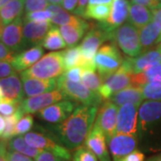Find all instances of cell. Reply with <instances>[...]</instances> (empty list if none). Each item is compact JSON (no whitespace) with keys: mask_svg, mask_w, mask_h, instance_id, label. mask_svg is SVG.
Returning <instances> with one entry per match:
<instances>
[{"mask_svg":"<svg viewBox=\"0 0 161 161\" xmlns=\"http://www.w3.org/2000/svg\"><path fill=\"white\" fill-rule=\"evenodd\" d=\"M97 114V106L80 105L56 127L59 139L65 148L74 150L82 146L93 128Z\"/></svg>","mask_w":161,"mask_h":161,"instance_id":"6da1fadb","label":"cell"},{"mask_svg":"<svg viewBox=\"0 0 161 161\" xmlns=\"http://www.w3.org/2000/svg\"><path fill=\"white\" fill-rule=\"evenodd\" d=\"M139 105L125 104L121 107L117 115L115 134L137 135L139 122Z\"/></svg>","mask_w":161,"mask_h":161,"instance_id":"7c38bea8","label":"cell"},{"mask_svg":"<svg viewBox=\"0 0 161 161\" xmlns=\"http://www.w3.org/2000/svg\"><path fill=\"white\" fill-rule=\"evenodd\" d=\"M63 61L65 71L75 66H81L82 57L80 47H73L64 50Z\"/></svg>","mask_w":161,"mask_h":161,"instance_id":"836d02e7","label":"cell"},{"mask_svg":"<svg viewBox=\"0 0 161 161\" xmlns=\"http://www.w3.org/2000/svg\"><path fill=\"white\" fill-rule=\"evenodd\" d=\"M132 74L131 64L128 58L124 60L120 68L103 82L98 92V94L100 95L102 99L108 100L114 94L132 85Z\"/></svg>","mask_w":161,"mask_h":161,"instance_id":"ba28073f","label":"cell"},{"mask_svg":"<svg viewBox=\"0 0 161 161\" xmlns=\"http://www.w3.org/2000/svg\"><path fill=\"white\" fill-rule=\"evenodd\" d=\"M16 56L17 53L8 48L3 42H0V61L13 62Z\"/></svg>","mask_w":161,"mask_h":161,"instance_id":"7bdbcfd3","label":"cell"},{"mask_svg":"<svg viewBox=\"0 0 161 161\" xmlns=\"http://www.w3.org/2000/svg\"><path fill=\"white\" fill-rule=\"evenodd\" d=\"M20 105L21 104L14 102V101L3 99L2 101H0V115L6 117V116L14 114L20 108Z\"/></svg>","mask_w":161,"mask_h":161,"instance_id":"60d3db41","label":"cell"},{"mask_svg":"<svg viewBox=\"0 0 161 161\" xmlns=\"http://www.w3.org/2000/svg\"><path fill=\"white\" fill-rule=\"evenodd\" d=\"M147 161H161V154L154 156V157H152V158H149Z\"/></svg>","mask_w":161,"mask_h":161,"instance_id":"9f6ffc18","label":"cell"},{"mask_svg":"<svg viewBox=\"0 0 161 161\" xmlns=\"http://www.w3.org/2000/svg\"><path fill=\"white\" fill-rule=\"evenodd\" d=\"M142 95L148 100H161V83H148L142 87Z\"/></svg>","mask_w":161,"mask_h":161,"instance_id":"d590c367","label":"cell"},{"mask_svg":"<svg viewBox=\"0 0 161 161\" xmlns=\"http://www.w3.org/2000/svg\"><path fill=\"white\" fill-rule=\"evenodd\" d=\"M23 115H24V113L23 112V110L19 108L14 114L5 117L6 128H5V132H4L3 136H2V139L4 141H9V140H11L12 138L14 137V131H15L16 125Z\"/></svg>","mask_w":161,"mask_h":161,"instance_id":"e575fe53","label":"cell"},{"mask_svg":"<svg viewBox=\"0 0 161 161\" xmlns=\"http://www.w3.org/2000/svg\"><path fill=\"white\" fill-rule=\"evenodd\" d=\"M15 69L12 62L0 61V79H4L13 75H15Z\"/></svg>","mask_w":161,"mask_h":161,"instance_id":"ee69618b","label":"cell"},{"mask_svg":"<svg viewBox=\"0 0 161 161\" xmlns=\"http://www.w3.org/2000/svg\"><path fill=\"white\" fill-rule=\"evenodd\" d=\"M3 99H4V97H3V92H2L1 87H0V101H2Z\"/></svg>","mask_w":161,"mask_h":161,"instance_id":"94428289","label":"cell"},{"mask_svg":"<svg viewBox=\"0 0 161 161\" xmlns=\"http://www.w3.org/2000/svg\"><path fill=\"white\" fill-rule=\"evenodd\" d=\"M140 41L142 52L150 51L161 42V26L156 22H151L139 31Z\"/></svg>","mask_w":161,"mask_h":161,"instance_id":"7402d4cb","label":"cell"},{"mask_svg":"<svg viewBox=\"0 0 161 161\" xmlns=\"http://www.w3.org/2000/svg\"><path fill=\"white\" fill-rule=\"evenodd\" d=\"M81 74H82V67L81 66H75L69 70H66L64 73L63 76L67 80L79 82L81 79Z\"/></svg>","mask_w":161,"mask_h":161,"instance_id":"b9f144b4","label":"cell"},{"mask_svg":"<svg viewBox=\"0 0 161 161\" xmlns=\"http://www.w3.org/2000/svg\"><path fill=\"white\" fill-rule=\"evenodd\" d=\"M1 42L15 53L26 47L23 37V18H18L10 24L5 26L1 36Z\"/></svg>","mask_w":161,"mask_h":161,"instance_id":"2e32d148","label":"cell"},{"mask_svg":"<svg viewBox=\"0 0 161 161\" xmlns=\"http://www.w3.org/2000/svg\"><path fill=\"white\" fill-rule=\"evenodd\" d=\"M10 1H11V0H0V10H1L4 6H6L8 2H10Z\"/></svg>","mask_w":161,"mask_h":161,"instance_id":"91938a15","label":"cell"},{"mask_svg":"<svg viewBox=\"0 0 161 161\" xmlns=\"http://www.w3.org/2000/svg\"><path fill=\"white\" fill-rule=\"evenodd\" d=\"M73 161H98V158L87 147L80 146L75 151Z\"/></svg>","mask_w":161,"mask_h":161,"instance_id":"f35d334b","label":"cell"},{"mask_svg":"<svg viewBox=\"0 0 161 161\" xmlns=\"http://www.w3.org/2000/svg\"><path fill=\"white\" fill-rule=\"evenodd\" d=\"M68 99L66 96L60 90H55L52 92L43 93L38 96L24 98L20 105V108L24 114L38 113L53 104L59 101Z\"/></svg>","mask_w":161,"mask_h":161,"instance_id":"30bf717a","label":"cell"},{"mask_svg":"<svg viewBox=\"0 0 161 161\" xmlns=\"http://www.w3.org/2000/svg\"><path fill=\"white\" fill-rule=\"evenodd\" d=\"M49 3H51V5H60L62 4L63 0H48Z\"/></svg>","mask_w":161,"mask_h":161,"instance_id":"680465c9","label":"cell"},{"mask_svg":"<svg viewBox=\"0 0 161 161\" xmlns=\"http://www.w3.org/2000/svg\"><path fill=\"white\" fill-rule=\"evenodd\" d=\"M47 10L52 14V24L59 25L60 27L69 24H80L85 22L84 19L75 14H71L59 5H49Z\"/></svg>","mask_w":161,"mask_h":161,"instance_id":"83f0119b","label":"cell"},{"mask_svg":"<svg viewBox=\"0 0 161 161\" xmlns=\"http://www.w3.org/2000/svg\"><path fill=\"white\" fill-rule=\"evenodd\" d=\"M6 157H7L8 161H33L31 159V158H30L28 156H25L19 152L10 150H7Z\"/></svg>","mask_w":161,"mask_h":161,"instance_id":"bcb514c9","label":"cell"},{"mask_svg":"<svg viewBox=\"0 0 161 161\" xmlns=\"http://www.w3.org/2000/svg\"><path fill=\"white\" fill-rule=\"evenodd\" d=\"M132 74H139L150 65L161 63V48L157 47L150 51L141 54L134 58H129Z\"/></svg>","mask_w":161,"mask_h":161,"instance_id":"603a6c76","label":"cell"},{"mask_svg":"<svg viewBox=\"0 0 161 161\" xmlns=\"http://www.w3.org/2000/svg\"><path fill=\"white\" fill-rule=\"evenodd\" d=\"M78 3H79V0H63L61 5L64 10L75 13L78 6Z\"/></svg>","mask_w":161,"mask_h":161,"instance_id":"681fc988","label":"cell"},{"mask_svg":"<svg viewBox=\"0 0 161 161\" xmlns=\"http://www.w3.org/2000/svg\"><path fill=\"white\" fill-rule=\"evenodd\" d=\"M88 4H89V0H79L77 8H76V10H75L74 14H75V15H78L80 17H82Z\"/></svg>","mask_w":161,"mask_h":161,"instance_id":"f907efd6","label":"cell"},{"mask_svg":"<svg viewBox=\"0 0 161 161\" xmlns=\"http://www.w3.org/2000/svg\"><path fill=\"white\" fill-rule=\"evenodd\" d=\"M24 3L25 0H11L0 10V16L5 26L22 17Z\"/></svg>","mask_w":161,"mask_h":161,"instance_id":"f1b7e54d","label":"cell"},{"mask_svg":"<svg viewBox=\"0 0 161 161\" xmlns=\"http://www.w3.org/2000/svg\"><path fill=\"white\" fill-rule=\"evenodd\" d=\"M144 158L145 156L143 153L140 150H135L132 153L125 156L124 158H122L121 161H144Z\"/></svg>","mask_w":161,"mask_h":161,"instance_id":"c3c4849f","label":"cell"},{"mask_svg":"<svg viewBox=\"0 0 161 161\" xmlns=\"http://www.w3.org/2000/svg\"><path fill=\"white\" fill-rule=\"evenodd\" d=\"M48 0H25L24 3V11L25 14L31 12L46 10L49 6Z\"/></svg>","mask_w":161,"mask_h":161,"instance_id":"ab89813d","label":"cell"},{"mask_svg":"<svg viewBox=\"0 0 161 161\" xmlns=\"http://www.w3.org/2000/svg\"><path fill=\"white\" fill-rule=\"evenodd\" d=\"M118 111V107L109 99L106 100L98 110L94 125L98 126L104 132L107 140L115 135Z\"/></svg>","mask_w":161,"mask_h":161,"instance_id":"8fae6325","label":"cell"},{"mask_svg":"<svg viewBox=\"0 0 161 161\" xmlns=\"http://www.w3.org/2000/svg\"><path fill=\"white\" fill-rule=\"evenodd\" d=\"M40 45L47 50H53V51L63 49L66 47L63 36L61 34L60 29L56 25H53L51 29L48 31V32L47 33L46 37L44 38Z\"/></svg>","mask_w":161,"mask_h":161,"instance_id":"f546056e","label":"cell"},{"mask_svg":"<svg viewBox=\"0 0 161 161\" xmlns=\"http://www.w3.org/2000/svg\"><path fill=\"white\" fill-rule=\"evenodd\" d=\"M112 40L128 57L136 58L142 52L138 29L130 23H125L115 30Z\"/></svg>","mask_w":161,"mask_h":161,"instance_id":"52a82bcc","label":"cell"},{"mask_svg":"<svg viewBox=\"0 0 161 161\" xmlns=\"http://www.w3.org/2000/svg\"><path fill=\"white\" fill-rule=\"evenodd\" d=\"M143 99L142 87L133 86V85L115 93L109 98L110 101L115 104L117 107H122L125 104L130 103L140 106Z\"/></svg>","mask_w":161,"mask_h":161,"instance_id":"d4e9b609","label":"cell"},{"mask_svg":"<svg viewBox=\"0 0 161 161\" xmlns=\"http://www.w3.org/2000/svg\"><path fill=\"white\" fill-rule=\"evenodd\" d=\"M138 140L161 148V100H148L139 109Z\"/></svg>","mask_w":161,"mask_h":161,"instance_id":"7a4b0ae2","label":"cell"},{"mask_svg":"<svg viewBox=\"0 0 161 161\" xmlns=\"http://www.w3.org/2000/svg\"><path fill=\"white\" fill-rule=\"evenodd\" d=\"M57 80L58 90L63 92L68 99L71 98L81 105L97 107L103 100L98 93L91 91L82 83L67 80L63 75L58 77Z\"/></svg>","mask_w":161,"mask_h":161,"instance_id":"8992f818","label":"cell"},{"mask_svg":"<svg viewBox=\"0 0 161 161\" xmlns=\"http://www.w3.org/2000/svg\"><path fill=\"white\" fill-rule=\"evenodd\" d=\"M21 79L23 81L24 94L28 98L55 91L57 90L58 87L57 79H50V80H40L34 78H21Z\"/></svg>","mask_w":161,"mask_h":161,"instance_id":"44dd1931","label":"cell"},{"mask_svg":"<svg viewBox=\"0 0 161 161\" xmlns=\"http://www.w3.org/2000/svg\"><path fill=\"white\" fill-rule=\"evenodd\" d=\"M107 142L113 161H121L125 156L135 150L138 145V135L115 134Z\"/></svg>","mask_w":161,"mask_h":161,"instance_id":"9a60e30c","label":"cell"},{"mask_svg":"<svg viewBox=\"0 0 161 161\" xmlns=\"http://www.w3.org/2000/svg\"><path fill=\"white\" fill-rule=\"evenodd\" d=\"M113 39V33L106 31L98 24L91 23V28L87 31L80 47L82 57V68L95 67L94 59L96 54L105 41ZM96 68V67H95Z\"/></svg>","mask_w":161,"mask_h":161,"instance_id":"277c9868","label":"cell"},{"mask_svg":"<svg viewBox=\"0 0 161 161\" xmlns=\"http://www.w3.org/2000/svg\"><path fill=\"white\" fill-rule=\"evenodd\" d=\"M26 142L31 147L40 150H48L61 158L64 161H69L71 154L67 148L56 142V141L47 135L38 132H29L24 134Z\"/></svg>","mask_w":161,"mask_h":161,"instance_id":"9c48e42d","label":"cell"},{"mask_svg":"<svg viewBox=\"0 0 161 161\" xmlns=\"http://www.w3.org/2000/svg\"><path fill=\"white\" fill-rule=\"evenodd\" d=\"M84 146L92 151L99 161H110L106 135L98 126H93L84 142Z\"/></svg>","mask_w":161,"mask_h":161,"instance_id":"e0dca14e","label":"cell"},{"mask_svg":"<svg viewBox=\"0 0 161 161\" xmlns=\"http://www.w3.org/2000/svg\"><path fill=\"white\" fill-rule=\"evenodd\" d=\"M131 3L142 5L151 10H154L156 8H158L161 6L160 0H131Z\"/></svg>","mask_w":161,"mask_h":161,"instance_id":"7dc6e473","label":"cell"},{"mask_svg":"<svg viewBox=\"0 0 161 161\" xmlns=\"http://www.w3.org/2000/svg\"><path fill=\"white\" fill-rule=\"evenodd\" d=\"M35 161H64L61 158H59L56 154L48 150H42L38 156Z\"/></svg>","mask_w":161,"mask_h":161,"instance_id":"f6af8a7d","label":"cell"},{"mask_svg":"<svg viewBox=\"0 0 161 161\" xmlns=\"http://www.w3.org/2000/svg\"><path fill=\"white\" fill-rule=\"evenodd\" d=\"M113 0H89L88 6H95V5H112Z\"/></svg>","mask_w":161,"mask_h":161,"instance_id":"db71d44e","label":"cell"},{"mask_svg":"<svg viewBox=\"0 0 161 161\" xmlns=\"http://www.w3.org/2000/svg\"><path fill=\"white\" fill-rule=\"evenodd\" d=\"M132 85L142 87L148 83H161V63H157L146 68L143 72L131 75Z\"/></svg>","mask_w":161,"mask_h":161,"instance_id":"484cf974","label":"cell"},{"mask_svg":"<svg viewBox=\"0 0 161 161\" xmlns=\"http://www.w3.org/2000/svg\"><path fill=\"white\" fill-rule=\"evenodd\" d=\"M95 67H85L82 68L81 74V82L85 87L90 89L92 92L98 93L100 88L103 84L100 76L96 73Z\"/></svg>","mask_w":161,"mask_h":161,"instance_id":"1f68e13d","label":"cell"},{"mask_svg":"<svg viewBox=\"0 0 161 161\" xmlns=\"http://www.w3.org/2000/svg\"><path fill=\"white\" fill-rule=\"evenodd\" d=\"M0 87L4 99L21 104L24 99V91L21 79L17 75H13L4 79H0Z\"/></svg>","mask_w":161,"mask_h":161,"instance_id":"d6986e66","label":"cell"},{"mask_svg":"<svg viewBox=\"0 0 161 161\" xmlns=\"http://www.w3.org/2000/svg\"><path fill=\"white\" fill-rule=\"evenodd\" d=\"M7 142L6 141L2 140L0 141V161H8L7 157H6V152H7Z\"/></svg>","mask_w":161,"mask_h":161,"instance_id":"816d5d0a","label":"cell"},{"mask_svg":"<svg viewBox=\"0 0 161 161\" xmlns=\"http://www.w3.org/2000/svg\"><path fill=\"white\" fill-rule=\"evenodd\" d=\"M64 73L63 51L49 52L29 69L21 73V78H34L40 80L57 79Z\"/></svg>","mask_w":161,"mask_h":161,"instance_id":"3957f363","label":"cell"},{"mask_svg":"<svg viewBox=\"0 0 161 161\" xmlns=\"http://www.w3.org/2000/svg\"><path fill=\"white\" fill-rule=\"evenodd\" d=\"M110 12H111V5L87 6L82 17L86 19H93L98 21V23H102L108 18Z\"/></svg>","mask_w":161,"mask_h":161,"instance_id":"d6a6232c","label":"cell"},{"mask_svg":"<svg viewBox=\"0 0 161 161\" xmlns=\"http://www.w3.org/2000/svg\"><path fill=\"white\" fill-rule=\"evenodd\" d=\"M158 47H160V48H161V42H160V43H159V45H158Z\"/></svg>","mask_w":161,"mask_h":161,"instance_id":"6125c7cd","label":"cell"},{"mask_svg":"<svg viewBox=\"0 0 161 161\" xmlns=\"http://www.w3.org/2000/svg\"><path fill=\"white\" fill-rule=\"evenodd\" d=\"M7 146H8V150L16 151L21 154L28 156L30 158H36L42 151V150L31 147L29 144L26 142L24 137L21 135L15 136L11 140H9L7 142Z\"/></svg>","mask_w":161,"mask_h":161,"instance_id":"4dcf8cb0","label":"cell"},{"mask_svg":"<svg viewBox=\"0 0 161 161\" xmlns=\"http://www.w3.org/2000/svg\"><path fill=\"white\" fill-rule=\"evenodd\" d=\"M160 1H161V0H160Z\"/></svg>","mask_w":161,"mask_h":161,"instance_id":"be15d7a7","label":"cell"},{"mask_svg":"<svg viewBox=\"0 0 161 161\" xmlns=\"http://www.w3.org/2000/svg\"><path fill=\"white\" fill-rule=\"evenodd\" d=\"M52 26L51 22H23L25 45L33 47L40 45Z\"/></svg>","mask_w":161,"mask_h":161,"instance_id":"ac0fdd59","label":"cell"},{"mask_svg":"<svg viewBox=\"0 0 161 161\" xmlns=\"http://www.w3.org/2000/svg\"><path fill=\"white\" fill-rule=\"evenodd\" d=\"M78 106L77 102L65 99L59 101L38 112L40 119L51 124L62 123L69 116Z\"/></svg>","mask_w":161,"mask_h":161,"instance_id":"5bb4252c","label":"cell"},{"mask_svg":"<svg viewBox=\"0 0 161 161\" xmlns=\"http://www.w3.org/2000/svg\"><path fill=\"white\" fill-rule=\"evenodd\" d=\"M52 14L48 10L27 13L23 16V22H51Z\"/></svg>","mask_w":161,"mask_h":161,"instance_id":"74e56055","label":"cell"},{"mask_svg":"<svg viewBox=\"0 0 161 161\" xmlns=\"http://www.w3.org/2000/svg\"><path fill=\"white\" fill-rule=\"evenodd\" d=\"M44 49L41 45L31 47V48L17 54L13 60V66L17 73H23L31 67L43 57Z\"/></svg>","mask_w":161,"mask_h":161,"instance_id":"ffe728a7","label":"cell"},{"mask_svg":"<svg viewBox=\"0 0 161 161\" xmlns=\"http://www.w3.org/2000/svg\"><path fill=\"white\" fill-rule=\"evenodd\" d=\"M90 28H91V23H87L85 21L84 23L80 24L64 25L61 26L59 29L66 46L73 47L79 43V41L84 36L85 32L90 30Z\"/></svg>","mask_w":161,"mask_h":161,"instance_id":"cb8c5ba5","label":"cell"},{"mask_svg":"<svg viewBox=\"0 0 161 161\" xmlns=\"http://www.w3.org/2000/svg\"><path fill=\"white\" fill-rule=\"evenodd\" d=\"M129 10L128 0H113L109 16L105 22L98 23V26L109 33H114L115 30L125 24L129 16Z\"/></svg>","mask_w":161,"mask_h":161,"instance_id":"4fadbf2b","label":"cell"},{"mask_svg":"<svg viewBox=\"0 0 161 161\" xmlns=\"http://www.w3.org/2000/svg\"><path fill=\"white\" fill-rule=\"evenodd\" d=\"M6 128V119L2 115H0V138H2L3 133L5 132Z\"/></svg>","mask_w":161,"mask_h":161,"instance_id":"11a10c76","label":"cell"},{"mask_svg":"<svg viewBox=\"0 0 161 161\" xmlns=\"http://www.w3.org/2000/svg\"><path fill=\"white\" fill-rule=\"evenodd\" d=\"M123 62L122 55L114 42L100 47L94 59L95 67L103 82L120 68Z\"/></svg>","mask_w":161,"mask_h":161,"instance_id":"5b68a950","label":"cell"},{"mask_svg":"<svg viewBox=\"0 0 161 161\" xmlns=\"http://www.w3.org/2000/svg\"><path fill=\"white\" fill-rule=\"evenodd\" d=\"M153 21L158 23L161 26V6L158 8H156L154 10H151Z\"/></svg>","mask_w":161,"mask_h":161,"instance_id":"f5cc1de1","label":"cell"},{"mask_svg":"<svg viewBox=\"0 0 161 161\" xmlns=\"http://www.w3.org/2000/svg\"><path fill=\"white\" fill-rule=\"evenodd\" d=\"M4 28H5V25H4V23H3V21H2V19H1V16H0V39H1V36H2V33H3Z\"/></svg>","mask_w":161,"mask_h":161,"instance_id":"6f0895ef","label":"cell"},{"mask_svg":"<svg viewBox=\"0 0 161 161\" xmlns=\"http://www.w3.org/2000/svg\"><path fill=\"white\" fill-rule=\"evenodd\" d=\"M152 20V13L148 7L138 4H130L128 23L132 24L135 28L141 30L151 23Z\"/></svg>","mask_w":161,"mask_h":161,"instance_id":"4316f807","label":"cell"},{"mask_svg":"<svg viewBox=\"0 0 161 161\" xmlns=\"http://www.w3.org/2000/svg\"><path fill=\"white\" fill-rule=\"evenodd\" d=\"M34 124V118L31 114H24L23 117L17 123L15 131H14V137L20 136L22 134H26L30 132Z\"/></svg>","mask_w":161,"mask_h":161,"instance_id":"8d00e7d4","label":"cell"}]
</instances>
